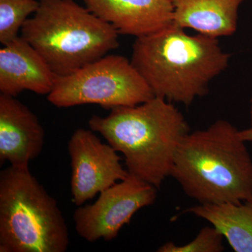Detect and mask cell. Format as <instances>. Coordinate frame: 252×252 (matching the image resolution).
I'll return each instance as SVG.
<instances>
[{"mask_svg": "<svg viewBox=\"0 0 252 252\" xmlns=\"http://www.w3.org/2000/svg\"><path fill=\"white\" fill-rule=\"evenodd\" d=\"M86 7L119 34L150 35L174 23L170 0H84Z\"/></svg>", "mask_w": 252, "mask_h": 252, "instance_id": "obj_10", "label": "cell"}, {"mask_svg": "<svg viewBox=\"0 0 252 252\" xmlns=\"http://www.w3.org/2000/svg\"><path fill=\"white\" fill-rule=\"evenodd\" d=\"M21 36L58 77L69 75L119 46V33L74 0H39Z\"/></svg>", "mask_w": 252, "mask_h": 252, "instance_id": "obj_4", "label": "cell"}, {"mask_svg": "<svg viewBox=\"0 0 252 252\" xmlns=\"http://www.w3.org/2000/svg\"><path fill=\"white\" fill-rule=\"evenodd\" d=\"M170 177L199 204L252 201L251 155L228 121L189 132L178 146Z\"/></svg>", "mask_w": 252, "mask_h": 252, "instance_id": "obj_2", "label": "cell"}, {"mask_svg": "<svg viewBox=\"0 0 252 252\" xmlns=\"http://www.w3.org/2000/svg\"><path fill=\"white\" fill-rule=\"evenodd\" d=\"M185 212L211 223L235 252H252V201L198 204Z\"/></svg>", "mask_w": 252, "mask_h": 252, "instance_id": "obj_13", "label": "cell"}, {"mask_svg": "<svg viewBox=\"0 0 252 252\" xmlns=\"http://www.w3.org/2000/svg\"><path fill=\"white\" fill-rule=\"evenodd\" d=\"M154 96L130 61L109 55L58 77L47 99L59 108L95 104L111 110L144 103Z\"/></svg>", "mask_w": 252, "mask_h": 252, "instance_id": "obj_6", "label": "cell"}, {"mask_svg": "<svg viewBox=\"0 0 252 252\" xmlns=\"http://www.w3.org/2000/svg\"><path fill=\"white\" fill-rule=\"evenodd\" d=\"M45 132L36 117L16 97L0 94V162L26 168L42 152Z\"/></svg>", "mask_w": 252, "mask_h": 252, "instance_id": "obj_9", "label": "cell"}, {"mask_svg": "<svg viewBox=\"0 0 252 252\" xmlns=\"http://www.w3.org/2000/svg\"><path fill=\"white\" fill-rule=\"evenodd\" d=\"M69 244L57 202L29 168L0 173V252H64Z\"/></svg>", "mask_w": 252, "mask_h": 252, "instance_id": "obj_5", "label": "cell"}, {"mask_svg": "<svg viewBox=\"0 0 252 252\" xmlns=\"http://www.w3.org/2000/svg\"><path fill=\"white\" fill-rule=\"evenodd\" d=\"M157 198L155 187L129 174L125 180L101 192L94 204L75 210V230L89 243L100 239L110 241L136 212L153 205Z\"/></svg>", "mask_w": 252, "mask_h": 252, "instance_id": "obj_7", "label": "cell"}, {"mask_svg": "<svg viewBox=\"0 0 252 252\" xmlns=\"http://www.w3.org/2000/svg\"><path fill=\"white\" fill-rule=\"evenodd\" d=\"M223 236L214 226L204 227L190 243L177 245L169 242L158 249V252H221L224 251Z\"/></svg>", "mask_w": 252, "mask_h": 252, "instance_id": "obj_15", "label": "cell"}, {"mask_svg": "<svg viewBox=\"0 0 252 252\" xmlns=\"http://www.w3.org/2000/svg\"><path fill=\"white\" fill-rule=\"evenodd\" d=\"M239 135L246 143L252 144V125L249 128L239 130Z\"/></svg>", "mask_w": 252, "mask_h": 252, "instance_id": "obj_16", "label": "cell"}, {"mask_svg": "<svg viewBox=\"0 0 252 252\" xmlns=\"http://www.w3.org/2000/svg\"><path fill=\"white\" fill-rule=\"evenodd\" d=\"M71 159L72 203L81 206L97 193L125 180L129 172L109 144H104L92 130L79 128L68 143Z\"/></svg>", "mask_w": 252, "mask_h": 252, "instance_id": "obj_8", "label": "cell"}, {"mask_svg": "<svg viewBox=\"0 0 252 252\" xmlns=\"http://www.w3.org/2000/svg\"><path fill=\"white\" fill-rule=\"evenodd\" d=\"M250 119H251V124L252 125V98L251 99V107H250Z\"/></svg>", "mask_w": 252, "mask_h": 252, "instance_id": "obj_17", "label": "cell"}, {"mask_svg": "<svg viewBox=\"0 0 252 252\" xmlns=\"http://www.w3.org/2000/svg\"><path fill=\"white\" fill-rule=\"evenodd\" d=\"M89 125L124 156L129 174L157 189L170 177L178 146L190 132L175 104L157 96L113 108L107 117L93 116Z\"/></svg>", "mask_w": 252, "mask_h": 252, "instance_id": "obj_3", "label": "cell"}, {"mask_svg": "<svg viewBox=\"0 0 252 252\" xmlns=\"http://www.w3.org/2000/svg\"><path fill=\"white\" fill-rule=\"evenodd\" d=\"M58 76L22 36L0 49V92L16 97L24 91L49 94Z\"/></svg>", "mask_w": 252, "mask_h": 252, "instance_id": "obj_11", "label": "cell"}, {"mask_svg": "<svg viewBox=\"0 0 252 252\" xmlns=\"http://www.w3.org/2000/svg\"><path fill=\"white\" fill-rule=\"evenodd\" d=\"M36 0H0V42L7 44L18 32L31 14L39 6Z\"/></svg>", "mask_w": 252, "mask_h": 252, "instance_id": "obj_14", "label": "cell"}, {"mask_svg": "<svg viewBox=\"0 0 252 252\" xmlns=\"http://www.w3.org/2000/svg\"><path fill=\"white\" fill-rule=\"evenodd\" d=\"M245 0H170L174 24L217 38L233 35L238 11Z\"/></svg>", "mask_w": 252, "mask_h": 252, "instance_id": "obj_12", "label": "cell"}, {"mask_svg": "<svg viewBox=\"0 0 252 252\" xmlns=\"http://www.w3.org/2000/svg\"><path fill=\"white\" fill-rule=\"evenodd\" d=\"M230 59L217 38L190 35L173 23L136 38L130 61L154 95L188 107L208 94L210 82L227 69Z\"/></svg>", "mask_w": 252, "mask_h": 252, "instance_id": "obj_1", "label": "cell"}]
</instances>
